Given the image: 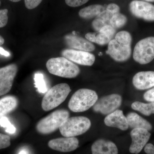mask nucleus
Wrapping results in <instances>:
<instances>
[{"label": "nucleus", "instance_id": "b1692460", "mask_svg": "<svg viewBox=\"0 0 154 154\" xmlns=\"http://www.w3.org/2000/svg\"><path fill=\"white\" fill-rule=\"evenodd\" d=\"M127 18L123 14L119 13L112 16L110 20V25L113 28H121L126 24Z\"/></svg>", "mask_w": 154, "mask_h": 154}, {"label": "nucleus", "instance_id": "7ed1b4c3", "mask_svg": "<svg viewBox=\"0 0 154 154\" xmlns=\"http://www.w3.org/2000/svg\"><path fill=\"white\" fill-rule=\"evenodd\" d=\"M98 100L95 91L88 89H81L75 92L68 104L69 108L74 112H82L94 106Z\"/></svg>", "mask_w": 154, "mask_h": 154}, {"label": "nucleus", "instance_id": "4c0bfd02", "mask_svg": "<svg viewBox=\"0 0 154 154\" xmlns=\"http://www.w3.org/2000/svg\"><path fill=\"white\" fill-rule=\"evenodd\" d=\"M11 2H20L21 0H10Z\"/></svg>", "mask_w": 154, "mask_h": 154}, {"label": "nucleus", "instance_id": "cd10ccee", "mask_svg": "<svg viewBox=\"0 0 154 154\" xmlns=\"http://www.w3.org/2000/svg\"><path fill=\"white\" fill-rule=\"evenodd\" d=\"M89 0H65V2L69 7L75 8L79 7L88 2Z\"/></svg>", "mask_w": 154, "mask_h": 154}, {"label": "nucleus", "instance_id": "58836bf2", "mask_svg": "<svg viewBox=\"0 0 154 154\" xmlns=\"http://www.w3.org/2000/svg\"><path fill=\"white\" fill-rule=\"evenodd\" d=\"M143 1H146L147 2H154V0H143Z\"/></svg>", "mask_w": 154, "mask_h": 154}, {"label": "nucleus", "instance_id": "423d86ee", "mask_svg": "<svg viewBox=\"0 0 154 154\" xmlns=\"http://www.w3.org/2000/svg\"><path fill=\"white\" fill-rule=\"evenodd\" d=\"M69 112L67 110H56L38 122L36 125V130L42 134L51 133L59 128L64 122L69 118Z\"/></svg>", "mask_w": 154, "mask_h": 154}, {"label": "nucleus", "instance_id": "ea45409f", "mask_svg": "<svg viewBox=\"0 0 154 154\" xmlns=\"http://www.w3.org/2000/svg\"><path fill=\"white\" fill-rule=\"evenodd\" d=\"M1 1H0V5H1Z\"/></svg>", "mask_w": 154, "mask_h": 154}, {"label": "nucleus", "instance_id": "39448f33", "mask_svg": "<svg viewBox=\"0 0 154 154\" xmlns=\"http://www.w3.org/2000/svg\"><path fill=\"white\" fill-rule=\"evenodd\" d=\"M91 125V122L87 117L74 116L67 119L59 130L64 137H75L87 132Z\"/></svg>", "mask_w": 154, "mask_h": 154}, {"label": "nucleus", "instance_id": "f03ea898", "mask_svg": "<svg viewBox=\"0 0 154 154\" xmlns=\"http://www.w3.org/2000/svg\"><path fill=\"white\" fill-rule=\"evenodd\" d=\"M46 66L51 74L63 78H74L80 72L78 66L63 57L50 59Z\"/></svg>", "mask_w": 154, "mask_h": 154}, {"label": "nucleus", "instance_id": "f8f14e48", "mask_svg": "<svg viewBox=\"0 0 154 154\" xmlns=\"http://www.w3.org/2000/svg\"><path fill=\"white\" fill-rule=\"evenodd\" d=\"M61 54L63 57L81 65L91 66L95 62V56L88 51L67 49L64 50Z\"/></svg>", "mask_w": 154, "mask_h": 154}, {"label": "nucleus", "instance_id": "72a5a7b5", "mask_svg": "<svg viewBox=\"0 0 154 154\" xmlns=\"http://www.w3.org/2000/svg\"><path fill=\"white\" fill-rule=\"evenodd\" d=\"M6 131L7 133L11 134H14L16 132V128L13 125H12L8 128H6Z\"/></svg>", "mask_w": 154, "mask_h": 154}, {"label": "nucleus", "instance_id": "f3484780", "mask_svg": "<svg viewBox=\"0 0 154 154\" xmlns=\"http://www.w3.org/2000/svg\"><path fill=\"white\" fill-rule=\"evenodd\" d=\"M133 84L139 90H145L154 87V72H139L133 77Z\"/></svg>", "mask_w": 154, "mask_h": 154}, {"label": "nucleus", "instance_id": "a211bd4d", "mask_svg": "<svg viewBox=\"0 0 154 154\" xmlns=\"http://www.w3.org/2000/svg\"><path fill=\"white\" fill-rule=\"evenodd\" d=\"M92 154H118V150L115 144L111 141L104 139L96 140L91 146Z\"/></svg>", "mask_w": 154, "mask_h": 154}, {"label": "nucleus", "instance_id": "5701e85b", "mask_svg": "<svg viewBox=\"0 0 154 154\" xmlns=\"http://www.w3.org/2000/svg\"><path fill=\"white\" fill-rule=\"evenodd\" d=\"M131 107L134 110L146 116L154 114V102L146 104L141 102H135L132 103Z\"/></svg>", "mask_w": 154, "mask_h": 154}, {"label": "nucleus", "instance_id": "a878e982", "mask_svg": "<svg viewBox=\"0 0 154 154\" xmlns=\"http://www.w3.org/2000/svg\"><path fill=\"white\" fill-rule=\"evenodd\" d=\"M11 139L7 135L0 133V149L7 148L11 146Z\"/></svg>", "mask_w": 154, "mask_h": 154}, {"label": "nucleus", "instance_id": "f704fd0d", "mask_svg": "<svg viewBox=\"0 0 154 154\" xmlns=\"http://www.w3.org/2000/svg\"><path fill=\"white\" fill-rule=\"evenodd\" d=\"M0 54L6 57H9L11 56L10 53L7 51L5 50L2 48L0 47Z\"/></svg>", "mask_w": 154, "mask_h": 154}, {"label": "nucleus", "instance_id": "9d476101", "mask_svg": "<svg viewBox=\"0 0 154 154\" xmlns=\"http://www.w3.org/2000/svg\"><path fill=\"white\" fill-rule=\"evenodd\" d=\"M18 67L15 64H11L0 68V96L11 91Z\"/></svg>", "mask_w": 154, "mask_h": 154}, {"label": "nucleus", "instance_id": "aec40b11", "mask_svg": "<svg viewBox=\"0 0 154 154\" xmlns=\"http://www.w3.org/2000/svg\"><path fill=\"white\" fill-rule=\"evenodd\" d=\"M17 105L18 101L14 96H6L0 99V117L14 110Z\"/></svg>", "mask_w": 154, "mask_h": 154}, {"label": "nucleus", "instance_id": "20e7f679", "mask_svg": "<svg viewBox=\"0 0 154 154\" xmlns=\"http://www.w3.org/2000/svg\"><path fill=\"white\" fill-rule=\"evenodd\" d=\"M71 91L69 86L61 83L54 86L46 92L42 102V107L45 111L54 109L64 102Z\"/></svg>", "mask_w": 154, "mask_h": 154}, {"label": "nucleus", "instance_id": "bb28decb", "mask_svg": "<svg viewBox=\"0 0 154 154\" xmlns=\"http://www.w3.org/2000/svg\"><path fill=\"white\" fill-rule=\"evenodd\" d=\"M8 9L0 10V28H3L7 25L8 20Z\"/></svg>", "mask_w": 154, "mask_h": 154}, {"label": "nucleus", "instance_id": "ddd939ff", "mask_svg": "<svg viewBox=\"0 0 154 154\" xmlns=\"http://www.w3.org/2000/svg\"><path fill=\"white\" fill-rule=\"evenodd\" d=\"M116 33V29L110 25L102 27L97 32H90L85 35L86 38L91 42L99 45L107 44L112 40Z\"/></svg>", "mask_w": 154, "mask_h": 154}, {"label": "nucleus", "instance_id": "dca6fc26", "mask_svg": "<svg viewBox=\"0 0 154 154\" xmlns=\"http://www.w3.org/2000/svg\"><path fill=\"white\" fill-rule=\"evenodd\" d=\"M104 122L107 126L116 128L122 131L127 130L129 127L126 116L123 114V111L120 110H116L107 115Z\"/></svg>", "mask_w": 154, "mask_h": 154}, {"label": "nucleus", "instance_id": "9b49d317", "mask_svg": "<svg viewBox=\"0 0 154 154\" xmlns=\"http://www.w3.org/2000/svg\"><path fill=\"white\" fill-rule=\"evenodd\" d=\"M132 143L129 147L130 152L138 154L144 148L150 138V133L144 128L133 129L130 133Z\"/></svg>", "mask_w": 154, "mask_h": 154}, {"label": "nucleus", "instance_id": "1a4fd4ad", "mask_svg": "<svg viewBox=\"0 0 154 154\" xmlns=\"http://www.w3.org/2000/svg\"><path fill=\"white\" fill-rule=\"evenodd\" d=\"M130 11L137 18L154 21V5L145 1L134 0L129 4Z\"/></svg>", "mask_w": 154, "mask_h": 154}, {"label": "nucleus", "instance_id": "6ab92c4d", "mask_svg": "<svg viewBox=\"0 0 154 154\" xmlns=\"http://www.w3.org/2000/svg\"><path fill=\"white\" fill-rule=\"evenodd\" d=\"M128 126L132 129L144 128L148 131L152 129V125L150 122L139 115L137 113L131 112L126 116Z\"/></svg>", "mask_w": 154, "mask_h": 154}, {"label": "nucleus", "instance_id": "4468645a", "mask_svg": "<svg viewBox=\"0 0 154 154\" xmlns=\"http://www.w3.org/2000/svg\"><path fill=\"white\" fill-rule=\"evenodd\" d=\"M51 149L62 152H68L76 149L79 146V141L75 137L58 138L48 142Z\"/></svg>", "mask_w": 154, "mask_h": 154}, {"label": "nucleus", "instance_id": "c9c22d12", "mask_svg": "<svg viewBox=\"0 0 154 154\" xmlns=\"http://www.w3.org/2000/svg\"><path fill=\"white\" fill-rule=\"evenodd\" d=\"M4 43H5V39L3 38L2 36L0 35V46L4 44Z\"/></svg>", "mask_w": 154, "mask_h": 154}, {"label": "nucleus", "instance_id": "393cba45", "mask_svg": "<svg viewBox=\"0 0 154 154\" xmlns=\"http://www.w3.org/2000/svg\"><path fill=\"white\" fill-rule=\"evenodd\" d=\"M34 80L35 87L39 93L44 94L47 92L46 83L42 74L36 73L34 75Z\"/></svg>", "mask_w": 154, "mask_h": 154}, {"label": "nucleus", "instance_id": "f257e3e1", "mask_svg": "<svg viewBox=\"0 0 154 154\" xmlns=\"http://www.w3.org/2000/svg\"><path fill=\"white\" fill-rule=\"evenodd\" d=\"M131 42L132 37L129 32L120 31L108 43L106 53L116 61L127 60L131 55Z\"/></svg>", "mask_w": 154, "mask_h": 154}, {"label": "nucleus", "instance_id": "412c9836", "mask_svg": "<svg viewBox=\"0 0 154 154\" xmlns=\"http://www.w3.org/2000/svg\"><path fill=\"white\" fill-rule=\"evenodd\" d=\"M105 10L104 6L101 5H91L80 10L79 14L83 19H91L97 17Z\"/></svg>", "mask_w": 154, "mask_h": 154}, {"label": "nucleus", "instance_id": "0eeeda50", "mask_svg": "<svg viewBox=\"0 0 154 154\" xmlns=\"http://www.w3.org/2000/svg\"><path fill=\"white\" fill-rule=\"evenodd\" d=\"M133 58L140 64L149 63L154 59V37H147L138 42L135 46Z\"/></svg>", "mask_w": 154, "mask_h": 154}, {"label": "nucleus", "instance_id": "4be33fe9", "mask_svg": "<svg viewBox=\"0 0 154 154\" xmlns=\"http://www.w3.org/2000/svg\"><path fill=\"white\" fill-rule=\"evenodd\" d=\"M113 15L106 10L103 11L96 17V19L92 22V26L94 30L98 32L105 25H110V20Z\"/></svg>", "mask_w": 154, "mask_h": 154}, {"label": "nucleus", "instance_id": "7c9ffc66", "mask_svg": "<svg viewBox=\"0 0 154 154\" xmlns=\"http://www.w3.org/2000/svg\"><path fill=\"white\" fill-rule=\"evenodd\" d=\"M106 10L112 15H114L119 13L120 8L116 4H110L107 6Z\"/></svg>", "mask_w": 154, "mask_h": 154}, {"label": "nucleus", "instance_id": "2eb2a0df", "mask_svg": "<svg viewBox=\"0 0 154 154\" xmlns=\"http://www.w3.org/2000/svg\"><path fill=\"white\" fill-rule=\"evenodd\" d=\"M65 41L69 47L72 49L91 52L95 49L93 43L88 39L75 35H67L64 37Z\"/></svg>", "mask_w": 154, "mask_h": 154}, {"label": "nucleus", "instance_id": "c756f323", "mask_svg": "<svg viewBox=\"0 0 154 154\" xmlns=\"http://www.w3.org/2000/svg\"><path fill=\"white\" fill-rule=\"evenodd\" d=\"M143 98L147 102H154V88L146 92L144 94Z\"/></svg>", "mask_w": 154, "mask_h": 154}, {"label": "nucleus", "instance_id": "2f4dec72", "mask_svg": "<svg viewBox=\"0 0 154 154\" xmlns=\"http://www.w3.org/2000/svg\"><path fill=\"white\" fill-rule=\"evenodd\" d=\"M12 125L7 117L3 116L0 118V125L2 127L8 128L11 126Z\"/></svg>", "mask_w": 154, "mask_h": 154}, {"label": "nucleus", "instance_id": "473e14b6", "mask_svg": "<svg viewBox=\"0 0 154 154\" xmlns=\"http://www.w3.org/2000/svg\"><path fill=\"white\" fill-rule=\"evenodd\" d=\"M144 151L147 154H154V146L152 144H147L144 147Z\"/></svg>", "mask_w": 154, "mask_h": 154}, {"label": "nucleus", "instance_id": "e433bc0d", "mask_svg": "<svg viewBox=\"0 0 154 154\" xmlns=\"http://www.w3.org/2000/svg\"><path fill=\"white\" fill-rule=\"evenodd\" d=\"M19 154H27V152L25 150H22L19 152Z\"/></svg>", "mask_w": 154, "mask_h": 154}, {"label": "nucleus", "instance_id": "c85d7f7f", "mask_svg": "<svg viewBox=\"0 0 154 154\" xmlns=\"http://www.w3.org/2000/svg\"><path fill=\"white\" fill-rule=\"evenodd\" d=\"M42 0H25V7L27 9L32 10L38 7Z\"/></svg>", "mask_w": 154, "mask_h": 154}, {"label": "nucleus", "instance_id": "6e6552de", "mask_svg": "<svg viewBox=\"0 0 154 154\" xmlns=\"http://www.w3.org/2000/svg\"><path fill=\"white\" fill-rule=\"evenodd\" d=\"M122 101V99L120 95L111 94L97 100L93 109L96 112L107 115L117 110L121 106Z\"/></svg>", "mask_w": 154, "mask_h": 154}]
</instances>
